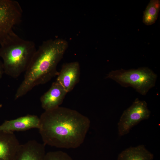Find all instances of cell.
Listing matches in <instances>:
<instances>
[{
    "label": "cell",
    "mask_w": 160,
    "mask_h": 160,
    "mask_svg": "<svg viewBox=\"0 0 160 160\" xmlns=\"http://www.w3.org/2000/svg\"><path fill=\"white\" fill-rule=\"evenodd\" d=\"M20 145L13 132L0 131V160H14Z\"/></svg>",
    "instance_id": "obj_11"
},
{
    "label": "cell",
    "mask_w": 160,
    "mask_h": 160,
    "mask_svg": "<svg viewBox=\"0 0 160 160\" xmlns=\"http://www.w3.org/2000/svg\"><path fill=\"white\" fill-rule=\"evenodd\" d=\"M68 46L65 40L56 39L44 41L36 49L25 72L23 81L15 96L17 99L36 86L47 83L57 76V66Z\"/></svg>",
    "instance_id": "obj_2"
},
{
    "label": "cell",
    "mask_w": 160,
    "mask_h": 160,
    "mask_svg": "<svg viewBox=\"0 0 160 160\" xmlns=\"http://www.w3.org/2000/svg\"><path fill=\"white\" fill-rule=\"evenodd\" d=\"M45 145L34 140L20 144L14 160H43Z\"/></svg>",
    "instance_id": "obj_10"
},
{
    "label": "cell",
    "mask_w": 160,
    "mask_h": 160,
    "mask_svg": "<svg viewBox=\"0 0 160 160\" xmlns=\"http://www.w3.org/2000/svg\"><path fill=\"white\" fill-rule=\"evenodd\" d=\"M160 9L159 0H151L143 12V22L146 25H151L157 20Z\"/></svg>",
    "instance_id": "obj_13"
},
{
    "label": "cell",
    "mask_w": 160,
    "mask_h": 160,
    "mask_svg": "<svg viewBox=\"0 0 160 160\" xmlns=\"http://www.w3.org/2000/svg\"><path fill=\"white\" fill-rule=\"evenodd\" d=\"M67 93L60 84L56 81L54 82L49 89L40 98L41 107L45 111L59 107Z\"/></svg>",
    "instance_id": "obj_9"
},
{
    "label": "cell",
    "mask_w": 160,
    "mask_h": 160,
    "mask_svg": "<svg viewBox=\"0 0 160 160\" xmlns=\"http://www.w3.org/2000/svg\"><path fill=\"white\" fill-rule=\"evenodd\" d=\"M43 160H73L68 154L62 151L46 153Z\"/></svg>",
    "instance_id": "obj_14"
},
{
    "label": "cell",
    "mask_w": 160,
    "mask_h": 160,
    "mask_svg": "<svg viewBox=\"0 0 160 160\" xmlns=\"http://www.w3.org/2000/svg\"><path fill=\"white\" fill-rule=\"evenodd\" d=\"M36 49L33 41L13 32L0 44L4 73L13 78L18 77L26 71Z\"/></svg>",
    "instance_id": "obj_3"
},
{
    "label": "cell",
    "mask_w": 160,
    "mask_h": 160,
    "mask_svg": "<svg viewBox=\"0 0 160 160\" xmlns=\"http://www.w3.org/2000/svg\"><path fill=\"white\" fill-rule=\"evenodd\" d=\"M150 114L147 103L136 98L121 116L118 123L119 135L121 136L128 134L134 126L148 119Z\"/></svg>",
    "instance_id": "obj_6"
},
{
    "label": "cell",
    "mask_w": 160,
    "mask_h": 160,
    "mask_svg": "<svg viewBox=\"0 0 160 160\" xmlns=\"http://www.w3.org/2000/svg\"><path fill=\"white\" fill-rule=\"evenodd\" d=\"M39 117L33 115H26L9 120H6L0 125V131L13 132L22 131L32 128L38 129Z\"/></svg>",
    "instance_id": "obj_8"
},
{
    "label": "cell",
    "mask_w": 160,
    "mask_h": 160,
    "mask_svg": "<svg viewBox=\"0 0 160 160\" xmlns=\"http://www.w3.org/2000/svg\"><path fill=\"white\" fill-rule=\"evenodd\" d=\"M90 124L89 119L78 111L59 106L42 113L38 129L45 145L75 148L84 142Z\"/></svg>",
    "instance_id": "obj_1"
},
{
    "label": "cell",
    "mask_w": 160,
    "mask_h": 160,
    "mask_svg": "<svg viewBox=\"0 0 160 160\" xmlns=\"http://www.w3.org/2000/svg\"><path fill=\"white\" fill-rule=\"evenodd\" d=\"M2 106V105L0 103V108H1Z\"/></svg>",
    "instance_id": "obj_16"
},
{
    "label": "cell",
    "mask_w": 160,
    "mask_h": 160,
    "mask_svg": "<svg viewBox=\"0 0 160 160\" xmlns=\"http://www.w3.org/2000/svg\"><path fill=\"white\" fill-rule=\"evenodd\" d=\"M153 155L143 145L127 148L119 155L117 160H153Z\"/></svg>",
    "instance_id": "obj_12"
},
{
    "label": "cell",
    "mask_w": 160,
    "mask_h": 160,
    "mask_svg": "<svg viewBox=\"0 0 160 160\" xmlns=\"http://www.w3.org/2000/svg\"><path fill=\"white\" fill-rule=\"evenodd\" d=\"M80 66L77 61L64 64L57 75L56 81L68 93L73 89L79 80Z\"/></svg>",
    "instance_id": "obj_7"
},
{
    "label": "cell",
    "mask_w": 160,
    "mask_h": 160,
    "mask_svg": "<svg viewBox=\"0 0 160 160\" xmlns=\"http://www.w3.org/2000/svg\"><path fill=\"white\" fill-rule=\"evenodd\" d=\"M23 10L19 2L14 0H0V44L13 32V29L19 23Z\"/></svg>",
    "instance_id": "obj_5"
},
{
    "label": "cell",
    "mask_w": 160,
    "mask_h": 160,
    "mask_svg": "<svg viewBox=\"0 0 160 160\" xmlns=\"http://www.w3.org/2000/svg\"><path fill=\"white\" fill-rule=\"evenodd\" d=\"M157 78V74L147 67L112 70L105 77L123 87H131L143 95H146L155 86Z\"/></svg>",
    "instance_id": "obj_4"
},
{
    "label": "cell",
    "mask_w": 160,
    "mask_h": 160,
    "mask_svg": "<svg viewBox=\"0 0 160 160\" xmlns=\"http://www.w3.org/2000/svg\"><path fill=\"white\" fill-rule=\"evenodd\" d=\"M4 73V71L2 62L0 59V79L1 78Z\"/></svg>",
    "instance_id": "obj_15"
}]
</instances>
